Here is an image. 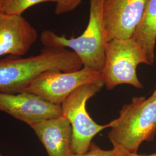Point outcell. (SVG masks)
<instances>
[{
  "label": "cell",
  "instance_id": "1",
  "mask_svg": "<svg viewBox=\"0 0 156 156\" xmlns=\"http://www.w3.org/2000/svg\"><path fill=\"white\" fill-rule=\"evenodd\" d=\"M83 67L78 56L67 48L44 47L38 55L26 58L9 56L0 60V92H24L44 73L51 71L73 72Z\"/></svg>",
  "mask_w": 156,
  "mask_h": 156
},
{
  "label": "cell",
  "instance_id": "2",
  "mask_svg": "<svg viewBox=\"0 0 156 156\" xmlns=\"http://www.w3.org/2000/svg\"><path fill=\"white\" fill-rule=\"evenodd\" d=\"M103 0H90L89 22L78 37L67 38L50 30H45L40 39L45 47L69 48L80 58L83 66L101 73L105 64L108 42L102 14Z\"/></svg>",
  "mask_w": 156,
  "mask_h": 156
},
{
  "label": "cell",
  "instance_id": "3",
  "mask_svg": "<svg viewBox=\"0 0 156 156\" xmlns=\"http://www.w3.org/2000/svg\"><path fill=\"white\" fill-rule=\"evenodd\" d=\"M110 124L108 137L113 147L137 153L143 142L151 141L156 135V95L134 97Z\"/></svg>",
  "mask_w": 156,
  "mask_h": 156
},
{
  "label": "cell",
  "instance_id": "4",
  "mask_svg": "<svg viewBox=\"0 0 156 156\" xmlns=\"http://www.w3.org/2000/svg\"><path fill=\"white\" fill-rule=\"evenodd\" d=\"M104 85L102 78L84 84L69 95L62 104V116L70 122L73 129L71 153H83L88 151L91 140L110 123L100 125L90 117L86 110V102L100 91Z\"/></svg>",
  "mask_w": 156,
  "mask_h": 156
},
{
  "label": "cell",
  "instance_id": "5",
  "mask_svg": "<svg viewBox=\"0 0 156 156\" xmlns=\"http://www.w3.org/2000/svg\"><path fill=\"white\" fill-rule=\"evenodd\" d=\"M142 63L149 65L144 50L133 38L108 42L105 64L101 71L104 85L108 89L123 84L142 89L136 74V68Z\"/></svg>",
  "mask_w": 156,
  "mask_h": 156
},
{
  "label": "cell",
  "instance_id": "6",
  "mask_svg": "<svg viewBox=\"0 0 156 156\" xmlns=\"http://www.w3.org/2000/svg\"><path fill=\"white\" fill-rule=\"evenodd\" d=\"M102 78L101 73L85 67L73 72L51 71L36 78L24 91L37 95L53 104L61 106L79 87Z\"/></svg>",
  "mask_w": 156,
  "mask_h": 156
},
{
  "label": "cell",
  "instance_id": "7",
  "mask_svg": "<svg viewBox=\"0 0 156 156\" xmlns=\"http://www.w3.org/2000/svg\"><path fill=\"white\" fill-rule=\"evenodd\" d=\"M146 0H103L102 14L107 41L133 37Z\"/></svg>",
  "mask_w": 156,
  "mask_h": 156
},
{
  "label": "cell",
  "instance_id": "8",
  "mask_svg": "<svg viewBox=\"0 0 156 156\" xmlns=\"http://www.w3.org/2000/svg\"><path fill=\"white\" fill-rule=\"evenodd\" d=\"M0 112L11 115L30 127L41 121L62 115V106L28 92H0Z\"/></svg>",
  "mask_w": 156,
  "mask_h": 156
},
{
  "label": "cell",
  "instance_id": "9",
  "mask_svg": "<svg viewBox=\"0 0 156 156\" xmlns=\"http://www.w3.org/2000/svg\"><path fill=\"white\" fill-rule=\"evenodd\" d=\"M37 38V31L22 15L0 11V57L23 56Z\"/></svg>",
  "mask_w": 156,
  "mask_h": 156
},
{
  "label": "cell",
  "instance_id": "10",
  "mask_svg": "<svg viewBox=\"0 0 156 156\" xmlns=\"http://www.w3.org/2000/svg\"><path fill=\"white\" fill-rule=\"evenodd\" d=\"M45 147L49 156H68L73 129L70 122L62 115L44 120L31 126Z\"/></svg>",
  "mask_w": 156,
  "mask_h": 156
},
{
  "label": "cell",
  "instance_id": "11",
  "mask_svg": "<svg viewBox=\"0 0 156 156\" xmlns=\"http://www.w3.org/2000/svg\"><path fill=\"white\" fill-rule=\"evenodd\" d=\"M133 38L144 50L150 66L155 60L156 0H146L144 11Z\"/></svg>",
  "mask_w": 156,
  "mask_h": 156
},
{
  "label": "cell",
  "instance_id": "12",
  "mask_svg": "<svg viewBox=\"0 0 156 156\" xmlns=\"http://www.w3.org/2000/svg\"><path fill=\"white\" fill-rule=\"evenodd\" d=\"M52 0H2L0 6V11L11 15H22L27 9L36 5Z\"/></svg>",
  "mask_w": 156,
  "mask_h": 156
},
{
  "label": "cell",
  "instance_id": "13",
  "mask_svg": "<svg viewBox=\"0 0 156 156\" xmlns=\"http://www.w3.org/2000/svg\"><path fill=\"white\" fill-rule=\"evenodd\" d=\"M56 4L55 13L60 15L73 11L79 5L82 0H52Z\"/></svg>",
  "mask_w": 156,
  "mask_h": 156
},
{
  "label": "cell",
  "instance_id": "14",
  "mask_svg": "<svg viewBox=\"0 0 156 156\" xmlns=\"http://www.w3.org/2000/svg\"><path fill=\"white\" fill-rule=\"evenodd\" d=\"M68 156H116L114 149L109 151L103 150L94 143H91L88 151L83 153H71Z\"/></svg>",
  "mask_w": 156,
  "mask_h": 156
},
{
  "label": "cell",
  "instance_id": "15",
  "mask_svg": "<svg viewBox=\"0 0 156 156\" xmlns=\"http://www.w3.org/2000/svg\"><path fill=\"white\" fill-rule=\"evenodd\" d=\"M116 156H140L137 153H133L125 150L120 146H114L113 148Z\"/></svg>",
  "mask_w": 156,
  "mask_h": 156
},
{
  "label": "cell",
  "instance_id": "16",
  "mask_svg": "<svg viewBox=\"0 0 156 156\" xmlns=\"http://www.w3.org/2000/svg\"><path fill=\"white\" fill-rule=\"evenodd\" d=\"M140 156H156V153L149 154H140Z\"/></svg>",
  "mask_w": 156,
  "mask_h": 156
},
{
  "label": "cell",
  "instance_id": "17",
  "mask_svg": "<svg viewBox=\"0 0 156 156\" xmlns=\"http://www.w3.org/2000/svg\"><path fill=\"white\" fill-rule=\"evenodd\" d=\"M152 94L154 95H156V89L154 91V92H153V93Z\"/></svg>",
  "mask_w": 156,
  "mask_h": 156
},
{
  "label": "cell",
  "instance_id": "18",
  "mask_svg": "<svg viewBox=\"0 0 156 156\" xmlns=\"http://www.w3.org/2000/svg\"><path fill=\"white\" fill-rule=\"evenodd\" d=\"M2 0H0V6H1V2H2Z\"/></svg>",
  "mask_w": 156,
  "mask_h": 156
},
{
  "label": "cell",
  "instance_id": "19",
  "mask_svg": "<svg viewBox=\"0 0 156 156\" xmlns=\"http://www.w3.org/2000/svg\"><path fill=\"white\" fill-rule=\"evenodd\" d=\"M0 156H2V155H1V152H0Z\"/></svg>",
  "mask_w": 156,
  "mask_h": 156
}]
</instances>
